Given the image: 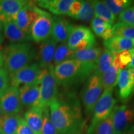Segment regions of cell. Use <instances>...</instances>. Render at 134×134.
I'll use <instances>...</instances> for the list:
<instances>
[{
    "instance_id": "1",
    "label": "cell",
    "mask_w": 134,
    "mask_h": 134,
    "mask_svg": "<svg viewBox=\"0 0 134 134\" xmlns=\"http://www.w3.org/2000/svg\"><path fill=\"white\" fill-rule=\"evenodd\" d=\"M50 118L58 134H80L85 126L81 104L74 94H58L49 106Z\"/></svg>"
},
{
    "instance_id": "2",
    "label": "cell",
    "mask_w": 134,
    "mask_h": 134,
    "mask_svg": "<svg viewBox=\"0 0 134 134\" xmlns=\"http://www.w3.org/2000/svg\"><path fill=\"white\" fill-rule=\"evenodd\" d=\"M3 68L9 76L29 65L36 52L29 42L13 43L2 50Z\"/></svg>"
},
{
    "instance_id": "3",
    "label": "cell",
    "mask_w": 134,
    "mask_h": 134,
    "mask_svg": "<svg viewBox=\"0 0 134 134\" xmlns=\"http://www.w3.org/2000/svg\"><path fill=\"white\" fill-rule=\"evenodd\" d=\"M54 66L50 65L42 70L40 75V97L38 107H48L57 96L58 83L54 75Z\"/></svg>"
},
{
    "instance_id": "4",
    "label": "cell",
    "mask_w": 134,
    "mask_h": 134,
    "mask_svg": "<svg viewBox=\"0 0 134 134\" xmlns=\"http://www.w3.org/2000/svg\"><path fill=\"white\" fill-rule=\"evenodd\" d=\"M53 70L58 85L67 86L76 82L84 81L81 62L76 58L66 60L56 65Z\"/></svg>"
},
{
    "instance_id": "5",
    "label": "cell",
    "mask_w": 134,
    "mask_h": 134,
    "mask_svg": "<svg viewBox=\"0 0 134 134\" xmlns=\"http://www.w3.org/2000/svg\"><path fill=\"white\" fill-rule=\"evenodd\" d=\"M101 76L93 73L88 78L81 92V99L87 116L93 114L95 105L103 93Z\"/></svg>"
},
{
    "instance_id": "6",
    "label": "cell",
    "mask_w": 134,
    "mask_h": 134,
    "mask_svg": "<svg viewBox=\"0 0 134 134\" xmlns=\"http://www.w3.org/2000/svg\"><path fill=\"white\" fill-rule=\"evenodd\" d=\"M114 89L109 88L104 90L103 94L97 102L93 111V118L89 127L88 134H93L96 125L108 117L115 107L116 100L113 96Z\"/></svg>"
},
{
    "instance_id": "7",
    "label": "cell",
    "mask_w": 134,
    "mask_h": 134,
    "mask_svg": "<svg viewBox=\"0 0 134 134\" xmlns=\"http://www.w3.org/2000/svg\"><path fill=\"white\" fill-rule=\"evenodd\" d=\"M96 38L90 28L85 26L72 27L67 41L71 50L79 51L96 45Z\"/></svg>"
},
{
    "instance_id": "8",
    "label": "cell",
    "mask_w": 134,
    "mask_h": 134,
    "mask_svg": "<svg viewBox=\"0 0 134 134\" xmlns=\"http://www.w3.org/2000/svg\"><path fill=\"white\" fill-rule=\"evenodd\" d=\"M102 53L101 48L96 45L82 50L76 51L74 58L81 64V74L85 81L96 70L99 58Z\"/></svg>"
},
{
    "instance_id": "9",
    "label": "cell",
    "mask_w": 134,
    "mask_h": 134,
    "mask_svg": "<svg viewBox=\"0 0 134 134\" xmlns=\"http://www.w3.org/2000/svg\"><path fill=\"white\" fill-rule=\"evenodd\" d=\"M53 24V17L46 11L40 8L36 19L31 27V38L37 43L46 41L51 36Z\"/></svg>"
},
{
    "instance_id": "10",
    "label": "cell",
    "mask_w": 134,
    "mask_h": 134,
    "mask_svg": "<svg viewBox=\"0 0 134 134\" xmlns=\"http://www.w3.org/2000/svg\"><path fill=\"white\" fill-rule=\"evenodd\" d=\"M111 114L115 134L133 130L134 113L127 105L114 107Z\"/></svg>"
},
{
    "instance_id": "11",
    "label": "cell",
    "mask_w": 134,
    "mask_h": 134,
    "mask_svg": "<svg viewBox=\"0 0 134 134\" xmlns=\"http://www.w3.org/2000/svg\"><path fill=\"white\" fill-rule=\"evenodd\" d=\"M42 70L37 63H32L9 76L11 86L19 90L22 87L36 83L39 80Z\"/></svg>"
},
{
    "instance_id": "12",
    "label": "cell",
    "mask_w": 134,
    "mask_h": 134,
    "mask_svg": "<svg viewBox=\"0 0 134 134\" xmlns=\"http://www.w3.org/2000/svg\"><path fill=\"white\" fill-rule=\"evenodd\" d=\"M40 8L36 6V1H29L21 8L17 16L18 26L27 34H30L31 27L38 14Z\"/></svg>"
},
{
    "instance_id": "13",
    "label": "cell",
    "mask_w": 134,
    "mask_h": 134,
    "mask_svg": "<svg viewBox=\"0 0 134 134\" xmlns=\"http://www.w3.org/2000/svg\"><path fill=\"white\" fill-rule=\"evenodd\" d=\"M0 105L4 114H18L23 108L18 89L9 86L0 98Z\"/></svg>"
},
{
    "instance_id": "14",
    "label": "cell",
    "mask_w": 134,
    "mask_h": 134,
    "mask_svg": "<svg viewBox=\"0 0 134 134\" xmlns=\"http://www.w3.org/2000/svg\"><path fill=\"white\" fill-rule=\"evenodd\" d=\"M117 85L120 99L126 100L130 98L134 93V68L120 70Z\"/></svg>"
},
{
    "instance_id": "15",
    "label": "cell",
    "mask_w": 134,
    "mask_h": 134,
    "mask_svg": "<svg viewBox=\"0 0 134 134\" xmlns=\"http://www.w3.org/2000/svg\"><path fill=\"white\" fill-rule=\"evenodd\" d=\"M57 43L52 37L48 38L41 42L38 53L36 55L38 62L37 63L41 69L48 68L50 65H53Z\"/></svg>"
},
{
    "instance_id": "16",
    "label": "cell",
    "mask_w": 134,
    "mask_h": 134,
    "mask_svg": "<svg viewBox=\"0 0 134 134\" xmlns=\"http://www.w3.org/2000/svg\"><path fill=\"white\" fill-rule=\"evenodd\" d=\"M25 0H3L0 3V20L2 23L16 21L18 13L26 4Z\"/></svg>"
},
{
    "instance_id": "17",
    "label": "cell",
    "mask_w": 134,
    "mask_h": 134,
    "mask_svg": "<svg viewBox=\"0 0 134 134\" xmlns=\"http://www.w3.org/2000/svg\"><path fill=\"white\" fill-rule=\"evenodd\" d=\"M18 90L23 106L29 108L38 107L40 97V80L32 85L22 87Z\"/></svg>"
},
{
    "instance_id": "18",
    "label": "cell",
    "mask_w": 134,
    "mask_h": 134,
    "mask_svg": "<svg viewBox=\"0 0 134 134\" xmlns=\"http://www.w3.org/2000/svg\"><path fill=\"white\" fill-rule=\"evenodd\" d=\"M73 25L70 21L62 17H53V24L51 36L57 43H67Z\"/></svg>"
},
{
    "instance_id": "19",
    "label": "cell",
    "mask_w": 134,
    "mask_h": 134,
    "mask_svg": "<svg viewBox=\"0 0 134 134\" xmlns=\"http://www.w3.org/2000/svg\"><path fill=\"white\" fill-rule=\"evenodd\" d=\"M3 30L5 37L13 43L27 42L32 39L31 35L24 32L14 21L3 23Z\"/></svg>"
},
{
    "instance_id": "20",
    "label": "cell",
    "mask_w": 134,
    "mask_h": 134,
    "mask_svg": "<svg viewBox=\"0 0 134 134\" xmlns=\"http://www.w3.org/2000/svg\"><path fill=\"white\" fill-rule=\"evenodd\" d=\"M73 0H41L36 1L39 7L47 9L55 15L67 14Z\"/></svg>"
},
{
    "instance_id": "21",
    "label": "cell",
    "mask_w": 134,
    "mask_h": 134,
    "mask_svg": "<svg viewBox=\"0 0 134 134\" xmlns=\"http://www.w3.org/2000/svg\"><path fill=\"white\" fill-rule=\"evenodd\" d=\"M43 109L39 107L29 108L24 114V119L34 134H42Z\"/></svg>"
},
{
    "instance_id": "22",
    "label": "cell",
    "mask_w": 134,
    "mask_h": 134,
    "mask_svg": "<svg viewBox=\"0 0 134 134\" xmlns=\"http://www.w3.org/2000/svg\"><path fill=\"white\" fill-rule=\"evenodd\" d=\"M105 47L115 53L125 50H129L134 47V39L120 36H113L104 41Z\"/></svg>"
},
{
    "instance_id": "23",
    "label": "cell",
    "mask_w": 134,
    "mask_h": 134,
    "mask_svg": "<svg viewBox=\"0 0 134 134\" xmlns=\"http://www.w3.org/2000/svg\"><path fill=\"white\" fill-rule=\"evenodd\" d=\"M21 116L19 114H4L0 116V134H16Z\"/></svg>"
},
{
    "instance_id": "24",
    "label": "cell",
    "mask_w": 134,
    "mask_h": 134,
    "mask_svg": "<svg viewBox=\"0 0 134 134\" xmlns=\"http://www.w3.org/2000/svg\"><path fill=\"white\" fill-rule=\"evenodd\" d=\"M91 28L94 32L104 41H106L113 36L112 25L97 17H94L91 21Z\"/></svg>"
},
{
    "instance_id": "25",
    "label": "cell",
    "mask_w": 134,
    "mask_h": 134,
    "mask_svg": "<svg viewBox=\"0 0 134 134\" xmlns=\"http://www.w3.org/2000/svg\"><path fill=\"white\" fill-rule=\"evenodd\" d=\"M121 69L113 61L109 68L101 76V81L103 90L114 89L117 85L119 73Z\"/></svg>"
},
{
    "instance_id": "26",
    "label": "cell",
    "mask_w": 134,
    "mask_h": 134,
    "mask_svg": "<svg viewBox=\"0 0 134 134\" xmlns=\"http://www.w3.org/2000/svg\"><path fill=\"white\" fill-rule=\"evenodd\" d=\"M116 54L117 53L110 51L108 48H104L103 51H102L96 68L93 73L101 76L109 68Z\"/></svg>"
},
{
    "instance_id": "27",
    "label": "cell",
    "mask_w": 134,
    "mask_h": 134,
    "mask_svg": "<svg viewBox=\"0 0 134 134\" xmlns=\"http://www.w3.org/2000/svg\"><path fill=\"white\" fill-rule=\"evenodd\" d=\"M93 1L95 17L103 19L109 24L112 25L114 23L115 16L109 9L104 1Z\"/></svg>"
},
{
    "instance_id": "28",
    "label": "cell",
    "mask_w": 134,
    "mask_h": 134,
    "mask_svg": "<svg viewBox=\"0 0 134 134\" xmlns=\"http://www.w3.org/2000/svg\"><path fill=\"white\" fill-rule=\"evenodd\" d=\"M76 51L71 50L67 45V43H60L55 50L53 60V66L66 60L74 58Z\"/></svg>"
},
{
    "instance_id": "29",
    "label": "cell",
    "mask_w": 134,
    "mask_h": 134,
    "mask_svg": "<svg viewBox=\"0 0 134 134\" xmlns=\"http://www.w3.org/2000/svg\"><path fill=\"white\" fill-rule=\"evenodd\" d=\"M113 36H120L134 39V26L117 23L112 27Z\"/></svg>"
},
{
    "instance_id": "30",
    "label": "cell",
    "mask_w": 134,
    "mask_h": 134,
    "mask_svg": "<svg viewBox=\"0 0 134 134\" xmlns=\"http://www.w3.org/2000/svg\"><path fill=\"white\" fill-rule=\"evenodd\" d=\"M94 17V10L93 1H83V6L76 19L81 20L82 21L88 22L92 21Z\"/></svg>"
},
{
    "instance_id": "31",
    "label": "cell",
    "mask_w": 134,
    "mask_h": 134,
    "mask_svg": "<svg viewBox=\"0 0 134 134\" xmlns=\"http://www.w3.org/2000/svg\"><path fill=\"white\" fill-rule=\"evenodd\" d=\"M132 1L130 0H106L105 4L114 14L117 15L126 9L132 4Z\"/></svg>"
},
{
    "instance_id": "32",
    "label": "cell",
    "mask_w": 134,
    "mask_h": 134,
    "mask_svg": "<svg viewBox=\"0 0 134 134\" xmlns=\"http://www.w3.org/2000/svg\"><path fill=\"white\" fill-rule=\"evenodd\" d=\"M93 134H115L112 114L96 125Z\"/></svg>"
},
{
    "instance_id": "33",
    "label": "cell",
    "mask_w": 134,
    "mask_h": 134,
    "mask_svg": "<svg viewBox=\"0 0 134 134\" xmlns=\"http://www.w3.org/2000/svg\"><path fill=\"white\" fill-rule=\"evenodd\" d=\"M42 134H58L50 118L49 108L43 109V124Z\"/></svg>"
},
{
    "instance_id": "34",
    "label": "cell",
    "mask_w": 134,
    "mask_h": 134,
    "mask_svg": "<svg viewBox=\"0 0 134 134\" xmlns=\"http://www.w3.org/2000/svg\"><path fill=\"white\" fill-rule=\"evenodd\" d=\"M132 55L129 50H125L117 53L114 61L121 70L125 69L130 64Z\"/></svg>"
},
{
    "instance_id": "35",
    "label": "cell",
    "mask_w": 134,
    "mask_h": 134,
    "mask_svg": "<svg viewBox=\"0 0 134 134\" xmlns=\"http://www.w3.org/2000/svg\"><path fill=\"white\" fill-rule=\"evenodd\" d=\"M118 23L134 26V4L130 6L120 13Z\"/></svg>"
},
{
    "instance_id": "36",
    "label": "cell",
    "mask_w": 134,
    "mask_h": 134,
    "mask_svg": "<svg viewBox=\"0 0 134 134\" xmlns=\"http://www.w3.org/2000/svg\"><path fill=\"white\" fill-rule=\"evenodd\" d=\"M10 78L8 73L4 68H0V98L9 88Z\"/></svg>"
},
{
    "instance_id": "37",
    "label": "cell",
    "mask_w": 134,
    "mask_h": 134,
    "mask_svg": "<svg viewBox=\"0 0 134 134\" xmlns=\"http://www.w3.org/2000/svg\"><path fill=\"white\" fill-rule=\"evenodd\" d=\"M83 1H78V0H73V2L70 5L69 9H68L67 15L71 18L76 19L78 14H79L83 6Z\"/></svg>"
},
{
    "instance_id": "38",
    "label": "cell",
    "mask_w": 134,
    "mask_h": 134,
    "mask_svg": "<svg viewBox=\"0 0 134 134\" xmlns=\"http://www.w3.org/2000/svg\"><path fill=\"white\" fill-rule=\"evenodd\" d=\"M16 134H34L24 119L21 118Z\"/></svg>"
},
{
    "instance_id": "39",
    "label": "cell",
    "mask_w": 134,
    "mask_h": 134,
    "mask_svg": "<svg viewBox=\"0 0 134 134\" xmlns=\"http://www.w3.org/2000/svg\"><path fill=\"white\" fill-rule=\"evenodd\" d=\"M4 41V36L3 34V29H0V47H1L2 44Z\"/></svg>"
},
{
    "instance_id": "40",
    "label": "cell",
    "mask_w": 134,
    "mask_h": 134,
    "mask_svg": "<svg viewBox=\"0 0 134 134\" xmlns=\"http://www.w3.org/2000/svg\"><path fill=\"white\" fill-rule=\"evenodd\" d=\"M127 68H134V55H132V58L130 64L127 66Z\"/></svg>"
},
{
    "instance_id": "41",
    "label": "cell",
    "mask_w": 134,
    "mask_h": 134,
    "mask_svg": "<svg viewBox=\"0 0 134 134\" xmlns=\"http://www.w3.org/2000/svg\"><path fill=\"white\" fill-rule=\"evenodd\" d=\"M3 55H2V50H0V68L3 67Z\"/></svg>"
},
{
    "instance_id": "42",
    "label": "cell",
    "mask_w": 134,
    "mask_h": 134,
    "mask_svg": "<svg viewBox=\"0 0 134 134\" xmlns=\"http://www.w3.org/2000/svg\"><path fill=\"white\" fill-rule=\"evenodd\" d=\"M122 134H133V130H132V131H129V132H125V133H123Z\"/></svg>"
},
{
    "instance_id": "43",
    "label": "cell",
    "mask_w": 134,
    "mask_h": 134,
    "mask_svg": "<svg viewBox=\"0 0 134 134\" xmlns=\"http://www.w3.org/2000/svg\"><path fill=\"white\" fill-rule=\"evenodd\" d=\"M0 29H3V23L0 20Z\"/></svg>"
},
{
    "instance_id": "44",
    "label": "cell",
    "mask_w": 134,
    "mask_h": 134,
    "mask_svg": "<svg viewBox=\"0 0 134 134\" xmlns=\"http://www.w3.org/2000/svg\"><path fill=\"white\" fill-rule=\"evenodd\" d=\"M3 114L2 113V110H1V105H0V116Z\"/></svg>"
},
{
    "instance_id": "45",
    "label": "cell",
    "mask_w": 134,
    "mask_h": 134,
    "mask_svg": "<svg viewBox=\"0 0 134 134\" xmlns=\"http://www.w3.org/2000/svg\"><path fill=\"white\" fill-rule=\"evenodd\" d=\"M0 3H1V1H0Z\"/></svg>"
}]
</instances>
